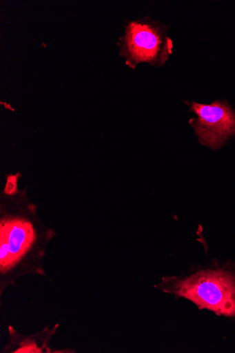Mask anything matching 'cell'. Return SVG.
<instances>
[{
    "label": "cell",
    "instance_id": "cell-1",
    "mask_svg": "<svg viewBox=\"0 0 235 353\" xmlns=\"http://www.w3.org/2000/svg\"><path fill=\"white\" fill-rule=\"evenodd\" d=\"M157 288L190 300L200 309L235 316V276L232 272L201 270L184 277L163 278Z\"/></svg>",
    "mask_w": 235,
    "mask_h": 353
},
{
    "label": "cell",
    "instance_id": "cell-2",
    "mask_svg": "<svg viewBox=\"0 0 235 353\" xmlns=\"http://www.w3.org/2000/svg\"><path fill=\"white\" fill-rule=\"evenodd\" d=\"M121 42V53L132 68L144 61L163 65L172 52V41L160 26L151 21L130 23Z\"/></svg>",
    "mask_w": 235,
    "mask_h": 353
},
{
    "label": "cell",
    "instance_id": "cell-3",
    "mask_svg": "<svg viewBox=\"0 0 235 353\" xmlns=\"http://www.w3.org/2000/svg\"><path fill=\"white\" fill-rule=\"evenodd\" d=\"M190 107L198 116L190 123L201 144L216 150L235 135V113L228 103L221 101L211 105L192 103Z\"/></svg>",
    "mask_w": 235,
    "mask_h": 353
},
{
    "label": "cell",
    "instance_id": "cell-4",
    "mask_svg": "<svg viewBox=\"0 0 235 353\" xmlns=\"http://www.w3.org/2000/svg\"><path fill=\"white\" fill-rule=\"evenodd\" d=\"M37 241L32 223L23 218L9 217L0 224V270L5 274L14 268Z\"/></svg>",
    "mask_w": 235,
    "mask_h": 353
},
{
    "label": "cell",
    "instance_id": "cell-5",
    "mask_svg": "<svg viewBox=\"0 0 235 353\" xmlns=\"http://www.w3.org/2000/svg\"><path fill=\"white\" fill-rule=\"evenodd\" d=\"M17 191V177L16 176H9L7 185L5 190L8 195H14Z\"/></svg>",
    "mask_w": 235,
    "mask_h": 353
}]
</instances>
